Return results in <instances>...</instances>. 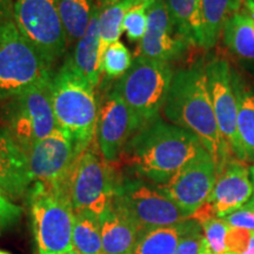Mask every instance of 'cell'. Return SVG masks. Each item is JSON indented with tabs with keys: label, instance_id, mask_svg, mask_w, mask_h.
I'll return each instance as SVG.
<instances>
[{
	"label": "cell",
	"instance_id": "obj_1",
	"mask_svg": "<svg viewBox=\"0 0 254 254\" xmlns=\"http://www.w3.org/2000/svg\"><path fill=\"white\" fill-rule=\"evenodd\" d=\"M163 112L171 124L198 138L213 158L217 172L230 160L232 152L219 129L209 95L206 64L199 62L174 73Z\"/></svg>",
	"mask_w": 254,
	"mask_h": 254
},
{
	"label": "cell",
	"instance_id": "obj_2",
	"mask_svg": "<svg viewBox=\"0 0 254 254\" xmlns=\"http://www.w3.org/2000/svg\"><path fill=\"white\" fill-rule=\"evenodd\" d=\"M198 138L182 127L154 119L127 142L125 157L136 174L155 186L166 184L202 150Z\"/></svg>",
	"mask_w": 254,
	"mask_h": 254
},
{
	"label": "cell",
	"instance_id": "obj_3",
	"mask_svg": "<svg viewBox=\"0 0 254 254\" xmlns=\"http://www.w3.org/2000/svg\"><path fill=\"white\" fill-rule=\"evenodd\" d=\"M27 205L38 254L72 251L75 212L66 184L34 182L27 190Z\"/></svg>",
	"mask_w": 254,
	"mask_h": 254
},
{
	"label": "cell",
	"instance_id": "obj_4",
	"mask_svg": "<svg viewBox=\"0 0 254 254\" xmlns=\"http://www.w3.org/2000/svg\"><path fill=\"white\" fill-rule=\"evenodd\" d=\"M51 99L59 128L67 132L82 151L90 147L99 113L94 87L65 62L51 81Z\"/></svg>",
	"mask_w": 254,
	"mask_h": 254
},
{
	"label": "cell",
	"instance_id": "obj_5",
	"mask_svg": "<svg viewBox=\"0 0 254 254\" xmlns=\"http://www.w3.org/2000/svg\"><path fill=\"white\" fill-rule=\"evenodd\" d=\"M52 66L18 30L14 20L0 24V100L52 80Z\"/></svg>",
	"mask_w": 254,
	"mask_h": 254
},
{
	"label": "cell",
	"instance_id": "obj_6",
	"mask_svg": "<svg viewBox=\"0 0 254 254\" xmlns=\"http://www.w3.org/2000/svg\"><path fill=\"white\" fill-rule=\"evenodd\" d=\"M173 74L170 63L135 56L131 67L112 90L132 110L142 127L157 119L163 110Z\"/></svg>",
	"mask_w": 254,
	"mask_h": 254
},
{
	"label": "cell",
	"instance_id": "obj_7",
	"mask_svg": "<svg viewBox=\"0 0 254 254\" xmlns=\"http://www.w3.org/2000/svg\"><path fill=\"white\" fill-rule=\"evenodd\" d=\"M112 207L133 222L141 234L153 228L182 224L190 219L157 186L142 178L117 180Z\"/></svg>",
	"mask_w": 254,
	"mask_h": 254
},
{
	"label": "cell",
	"instance_id": "obj_8",
	"mask_svg": "<svg viewBox=\"0 0 254 254\" xmlns=\"http://www.w3.org/2000/svg\"><path fill=\"white\" fill-rule=\"evenodd\" d=\"M116 183L110 164L92 144L79 155L66 180L74 212L87 211L100 217L112 205Z\"/></svg>",
	"mask_w": 254,
	"mask_h": 254
},
{
	"label": "cell",
	"instance_id": "obj_9",
	"mask_svg": "<svg viewBox=\"0 0 254 254\" xmlns=\"http://www.w3.org/2000/svg\"><path fill=\"white\" fill-rule=\"evenodd\" d=\"M51 81L41 82L8 99L5 131L23 152L58 128L51 99Z\"/></svg>",
	"mask_w": 254,
	"mask_h": 254
},
{
	"label": "cell",
	"instance_id": "obj_10",
	"mask_svg": "<svg viewBox=\"0 0 254 254\" xmlns=\"http://www.w3.org/2000/svg\"><path fill=\"white\" fill-rule=\"evenodd\" d=\"M13 20L26 39L51 66L67 49L59 0H14Z\"/></svg>",
	"mask_w": 254,
	"mask_h": 254
},
{
	"label": "cell",
	"instance_id": "obj_11",
	"mask_svg": "<svg viewBox=\"0 0 254 254\" xmlns=\"http://www.w3.org/2000/svg\"><path fill=\"white\" fill-rule=\"evenodd\" d=\"M82 152L72 136L58 127L30 146L24 154L33 183L66 184L73 165Z\"/></svg>",
	"mask_w": 254,
	"mask_h": 254
},
{
	"label": "cell",
	"instance_id": "obj_12",
	"mask_svg": "<svg viewBox=\"0 0 254 254\" xmlns=\"http://www.w3.org/2000/svg\"><path fill=\"white\" fill-rule=\"evenodd\" d=\"M217 176L213 158L202 148L176 176L157 187L190 218L209 199Z\"/></svg>",
	"mask_w": 254,
	"mask_h": 254
},
{
	"label": "cell",
	"instance_id": "obj_13",
	"mask_svg": "<svg viewBox=\"0 0 254 254\" xmlns=\"http://www.w3.org/2000/svg\"><path fill=\"white\" fill-rule=\"evenodd\" d=\"M141 128L140 123L125 101L111 90L101 101L98 113L95 139L107 163L122 157L129 139Z\"/></svg>",
	"mask_w": 254,
	"mask_h": 254
},
{
	"label": "cell",
	"instance_id": "obj_14",
	"mask_svg": "<svg viewBox=\"0 0 254 254\" xmlns=\"http://www.w3.org/2000/svg\"><path fill=\"white\" fill-rule=\"evenodd\" d=\"M207 86L222 138L237 159L243 161L238 135V105L232 69L226 60L214 58L206 64Z\"/></svg>",
	"mask_w": 254,
	"mask_h": 254
},
{
	"label": "cell",
	"instance_id": "obj_15",
	"mask_svg": "<svg viewBox=\"0 0 254 254\" xmlns=\"http://www.w3.org/2000/svg\"><path fill=\"white\" fill-rule=\"evenodd\" d=\"M189 46L176 33L165 0H154L147 13V27L136 56L170 63Z\"/></svg>",
	"mask_w": 254,
	"mask_h": 254
},
{
	"label": "cell",
	"instance_id": "obj_16",
	"mask_svg": "<svg viewBox=\"0 0 254 254\" xmlns=\"http://www.w3.org/2000/svg\"><path fill=\"white\" fill-rule=\"evenodd\" d=\"M253 183L251 172L239 159H230L218 172L213 190L207 200L218 218L244 207L252 199Z\"/></svg>",
	"mask_w": 254,
	"mask_h": 254
},
{
	"label": "cell",
	"instance_id": "obj_17",
	"mask_svg": "<svg viewBox=\"0 0 254 254\" xmlns=\"http://www.w3.org/2000/svg\"><path fill=\"white\" fill-rule=\"evenodd\" d=\"M32 184L24 152L5 129H0V189L11 199H19Z\"/></svg>",
	"mask_w": 254,
	"mask_h": 254
},
{
	"label": "cell",
	"instance_id": "obj_18",
	"mask_svg": "<svg viewBox=\"0 0 254 254\" xmlns=\"http://www.w3.org/2000/svg\"><path fill=\"white\" fill-rule=\"evenodd\" d=\"M98 18H99V5L98 1H95L90 25L84 36L75 43L72 56L66 60L73 71L94 88L99 82L101 74Z\"/></svg>",
	"mask_w": 254,
	"mask_h": 254
},
{
	"label": "cell",
	"instance_id": "obj_19",
	"mask_svg": "<svg viewBox=\"0 0 254 254\" xmlns=\"http://www.w3.org/2000/svg\"><path fill=\"white\" fill-rule=\"evenodd\" d=\"M103 254H133L141 232L110 206L100 215Z\"/></svg>",
	"mask_w": 254,
	"mask_h": 254
},
{
	"label": "cell",
	"instance_id": "obj_20",
	"mask_svg": "<svg viewBox=\"0 0 254 254\" xmlns=\"http://www.w3.org/2000/svg\"><path fill=\"white\" fill-rule=\"evenodd\" d=\"M244 0H200L199 15L201 24L202 49L209 50L218 43L225 23L239 12Z\"/></svg>",
	"mask_w": 254,
	"mask_h": 254
},
{
	"label": "cell",
	"instance_id": "obj_21",
	"mask_svg": "<svg viewBox=\"0 0 254 254\" xmlns=\"http://www.w3.org/2000/svg\"><path fill=\"white\" fill-rule=\"evenodd\" d=\"M238 105V135L244 160L254 161V91L239 74L232 71Z\"/></svg>",
	"mask_w": 254,
	"mask_h": 254
},
{
	"label": "cell",
	"instance_id": "obj_22",
	"mask_svg": "<svg viewBox=\"0 0 254 254\" xmlns=\"http://www.w3.org/2000/svg\"><path fill=\"white\" fill-rule=\"evenodd\" d=\"M224 43L233 55L254 62V20L247 9L241 8L225 23Z\"/></svg>",
	"mask_w": 254,
	"mask_h": 254
},
{
	"label": "cell",
	"instance_id": "obj_23",
	"mask_svg": "<svg viewBox=\"0 0 254 254\" xmlns=\"http://www.w3.org/2000/svg\"><path fill=\"white\" fill-rule=\"evenodd\" d=\"M200 0H165L176 33L187 45L201 46Z\"/></svg>",
	"mask_w": 254,
	"mask_h": 254
},
{
	"label": "cell",
	"instance_id": "obj_24",
	"mask_svg": "<svg viewBox=\"0 0 254 254\" xmlns=\"http://www.w3.org/2000/svg\"><path fill=\"white\" fill-rule=\"evenodd\" d=\"M193 219L173 225L145 231L139 238L133 254H174L180 240L194 224Z\"/></svg>",
	"mask_w": 254,
	"mask_h": 254
},
{
	"label": "cell",
	"instance_id": "obj_25",
	"mask_svg": "<svg viewBox=\"0 0 254 254\" xmlns=\"http://www.w3.org/2000/svg\"><path fill=\"white\" fill-rule=\"evenodd\" d=\"M99 18H98V31H99V58L101 59L105 50L111 44L119 40L123 34L124 18L129 8L138 0H112V1L100 2Z\"/></svg>",
	"mask_w": 254,
	"mask_h": 254
},
{
	"label": "cell",
	"instance_id": "obj_26",
	"mask_svg": "<svg viewBox=\"0 0 254 254\" xmlns=\"http://www.w3.org/2000/svg\"><path fill=\"white\" fill-rule=\"evenodd\" d=\"M72 245L79 254H103L100 217L87 211L75 212Z\"/></svg>",
	"mask_w": 254,
	"mask_h": 254
},
{
	"label": "cell",
	"instance_id": "obj_27",
	"mask_svg": "<svg viewBox=\"0 0 254 254\" xmlns=\"http://www.w3.org/2000/svg\"><path fill=\"white\" fill-rule=\"evenodd\" d=\"M94 0H59V11L68 43H77L86 32Z\"/></svg>",
	"mask_w": 254,
	"mask_h": 254
},
{
	"label": "cell",
	"instance_id": "obj_28",
	"mask_svg": "<svg viewBox=\"0 0 254 254\" xmlns=\"http://www.w3.org/2000/svg\"><path fill=\"white\" fill-rule=\"evenodd\" d=\"M132 63L131 52L118 40L105 50L100 59V73H104L107 78L118 80L128 71Z\"/></svg>",
	"mask_w": 254,
	"mask_h": 254
},
{
	"label": "cell",
	"instance_id": "obj_29",
	"mask_svg": "<svg viewBox=\"0 0 254 254\" xmlns=\"http://www.w3.org/2000/svg\"><path fill=\"white\" fill-rule=\"evenodd\" d=\"M154 0H138L127 11L124 18L123 28L127 38L132 41H139L144 38L147 27V13Z\"/></svg>",
	"mask_w": 254,
	"mask_h": 254
},
{
	"label": "cell",
	"instance_id": "obj_30",
	"mask_svg": "<svg viewBox=\"0 0 254 254\" xmlns=\"http://www.w3.org/2000/svg\"><path fill=\"white\" fill-rule=\"evenodd\" d=\"M204 234V247L214 254L227 253L226 238L230 226L222 218H214L200 225Z\"/></svg>",
	"mask_w": 254,
	"mask_h": 254
},
{
	"label": "cell",
	"instance_id": "obj_31",
	"mask_svg": "<svg viewBox=\"0 0 254 254\" xmlns=\"http://www.w3.org/2000/svg\"><path fill=\"white\" fill-rule=\"evenodd\" d=\"M23 209L15 205L11 198L0 189V234L14 226L20 220Z\"/></svg>",
	"mask_w": 254,
	"mask_h": 254
},
{
	"label": "cell",
	"instance_id": "obj_32",
	"mask_svg": "<svg viewBox=\"0 0 254 254\" xmlns=\"http://www.w3.org/2000/svg\"><path fill=\"white\" fill-rule=\"evenodd\" d=\"M204 249V234L201 226L194 222L190 230L180 240L174 254H201Z\"/></svg>",
	"mask_w": 254,
	"mask_h": 254
},
{
	"label": "cell",
	"instance_id": "obj_33",
	"mask_svg": "<svg viewBox=\"0 0 254 254\" xmlns=\"http://www.w3.org/2000/svg\"><path fill=\"white\" fill-rule=\"evenodd\" d=\"M253 232L244 228L231 227L226 238V249L230 254H244L249 250Z\"/></svg>",
	"mask_w": 254,
	"mask_h": 254
},
{
	"label": "cell",
	"instance_id": "obj_34",
	"mask_svg": "<svg viewBox=\"0 0 254 254\" xmlns=\"http://www.w3.org/2000/svg\"><path fill=\"white\" fill-rule=\"evenodd\" d=\"M228 226L244 228V230L254 232V209L244 206L237 211L232 212L226 217L222 218Z\"/></svg>",
	"mask_w": 254,
	"mask_h": 254
},
{
	"label": "cell",
	"instance_id": "obj_35",
	"mask_svg": "<svg viewBox=\"0 0 254 254\" xmlns=\"http://www.w3.org/2000/svg\"><path fill=\"white\" fill-rule=\"evenodd\" d=\"M14 0H0V24L13 20Z\"/></svg>",
	"mask_w": 254,
	"mask_h": 254
},
{
	"label": "cell",
	"instance_id": "obj_36",
	"mask_svg": "<svg viewBox=\"0 0 254 254\" xmlns=\"http://www.w3.org/2000/svg\"><path fill=\"white\" fill-rule=\"evenodd\" d=\"M250 172H251V178H252V183H253V196H252V199H251L250 201L245 205V207L254 209V166L251 167Z\"/></svg>",
	"mask_w": 254,
	"mask_h": 254
},
{
	"label": "cell",
	"instance_id": "obj_37",
	"mask_svg": "<svg viewBox=\"0 0 254 254\" xmlns=\"http://www.w3.org/2000/svg\"><path fill=\"white\" fill-rule=\"evenodd\" d=\"M244 6L250 14L254 13V0H244Z\"/></svg>",
	"mask_w": 254,
	"mask_h": 254
},
{
	"label": "cell",
	"instance_id": "obj_38",
	"mask_svg": "<svg viewBox=\"0 0 254 254\" xmlns=\"http://www.w3.org/2000/svg\"><path fill=\"white\" fill-rule=\"evenodd\" d=\"M244 254H254V232L252 234V238H251V243H250L249 250H247Z\"/></svg>",
	"mask_w": 254,
	"mask_h": 254
},
{
	"label": "cell",
	"instance_id": "obj_39",
	"mask_svg": "<svg viewBox=\"0 0 254 254\" xmlns=\"http://www.w3.org/2000/svg\"><path fill=\"white\" fill-rule=\"evenodd\" d=\"M201 254H214V253H211V252H208V251L206 250L205 247H204V249H202V252H201ZM224 254H230V253H224Z\"/></svg>",
	"mask_w": 254,
	"mask_h": 254
},
{
	"label": "cell",
	"instance_id": "obj_40",
	"mask_svg": "<svg viewBox=\"0 0 254 254\" xmlns=\"http://www.w3.org/2000/svg\"><path fill=\"white\" fill-rule=\"evenodd\" d=\"M63 254H79L78 252H75L74 250H72V251H68V252H66V253H63Z\"/></svg>",
	"mask_w": 254,
	"mask_h": 254
},
{
	"label": "cell",
	"instance_id": "obj_41",
	"mask_svg": "<svg viewBox=\"0 0 254 254\" xmlns=\"http://www.w3.org/2000/svg\"><path fill=\"white\" fill-rule=\"evenodd\" d=\"M100 2H107V1H112V0H99Z\"/></svg>",
	"mask_w": 254,
	"mask_h": 254
},
{
	"label": "cell",
	"instance_id": "obj_42",
	"mask_svg": "<svg viewBox=\"0 0 254 254\" xmlns=\"http://www.w3.org/2000/svg\"><path fill=\"white\" fill-rule=\"evenodd\" d=\"M7 252H4V251H0V254H6Z\"/></svg>",
	"mask_w": 254,
	"mask_h": 254
},
{
	"label": "cell",
	"instance_id": "obj_43",
	"mask_svg": "<svg viewBox=\"0 0 254 254\" xmlns=\"http://www.w3.org/2000/svg\"><path fill=\"white\" fill-rule=\"evenodd\" d=\"M247 12H249V11H247ZM251 15H252V18H253V20H254V13H253V14H251Z\"/></svg>",
	"mask_w": 254,
	"mask_h": 254
},
{
	"label": "cell",
	"instance_id": "obj_44",
	"mask_svg": "<svg viewBox=\"0 0 254 254\" xmlns=\"http://www.w3.org/2000/svg\"><path fill=\"white\" fill-rule=\"evenodd\" d=\"M6 254H9V253H6Z\"/></svg>",
	"mask_w": 254,
	"mask_h": 254
}]
</instances>
